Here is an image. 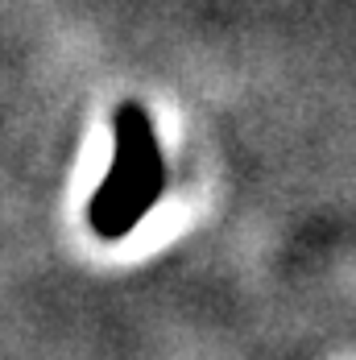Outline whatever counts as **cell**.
<instances>
[{
  "label": "cell",
  "mask_w": 356,
  "mask_h": 360,
  "mask_svg": "<svg viewBox=\"0 0 356 360\" xmlns=\"http://www.w3.org/2000/svg\"><path fill=\"white\" fill-rule=\"evenodd\" d=\"M112 133H116V158L104 174V186L87 203V224L96 236L120 240L158 203L166 166H162V149L141 104H120L112 116Z\"/></svg>",
  "instance_id": "1"
}]
</instances>
